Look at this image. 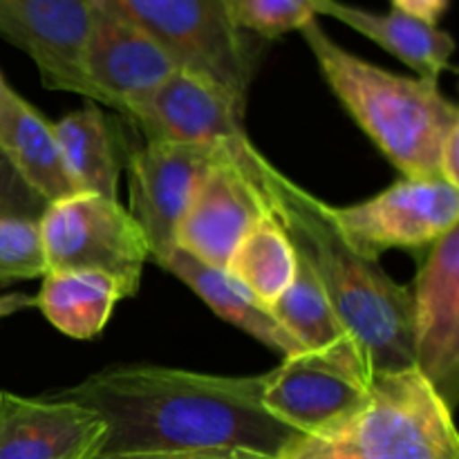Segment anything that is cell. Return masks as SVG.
Listing matches in <instances>:
<instances>
[{
  "label": "cell",
  "mask_w": 459,
  "mask_h": 459,
  "mask_svg": "<svg viewBox=\"0 0 459 459\" xmlns=\"http://www.w3.org/2000/svg\"><path fill=\"white\" fill-rule=\"evenodd\" d=\"M263 375L224 377L164 366H124L97 372L52 397L101 417L99 455L245 448L276 457L296 430L260 402Z\"/></svg>",
  "instance_id": "obj_1"
},
{
  "label": "cell",
  "mask_w": 459,
  "mask_h": 459,
  "mask_svg": "<svg viewBox=\"0 0 459 459\" xmlns=\"http://www.w3.org/2000/svg\"><path fill=\"white\" fill-rule=\"evenodd\" d=\"M224 151L255 188L294 247L296 258L321 282L341 321L361 345L372 377L415 368L411 287L393 281L377 260L359 255L327 218L325 202L281 173L247 134Z\"/></svg>",
  "instance_id": "obj_2"
},
{
  "label": "cell",
  "mask_w": 459,
  "mask_h": 459,
  "mask_svg": "<svg viewBox=\"0 0 459 459\" xmlns=\"http://www.w3.org/2000/svg\"><path fill=\"white\" fill-rule=\"evenodd\" d=\"M323 79L359 128L403 178H439V155L459 130V110L435 81L403 76L341 48L316 18L299 30ZM442 179V178H439Z\"/></svg>",
  "instance_id": "obj_3"
},
{
  "label": "cell",
  "mask_w": 459,
  "mask_h": 459,
  "mask_svg": "<svg viewBox=\"0 0 459 459\" xmlns=\"http://www.w3.org/2000/svg\"><path fill=\"white\" fill-rule=\"evenodd\" d=\"M276 459H459V435L448 403L406 368L372 377L357 408L299 433Z\"/></svg>",
  "instance_id": "obj_4"
},
{
  "label": "cell",
  "mask_w": 459,
  "mask_h": 459,
  "mask_svg": "<svg viewBox=\"0 0 459 459\" xmlns=\"http://www.w3.org/2000/svg\"><path fill=\"white\" fill-rule=\"evenodd\" d=\"M164 48L179 70L222 90L245 110L260 40L238 30L224 0H106Z\"/></svg>",
  "instance_id": "obj_5"
},
{
  "label": "cell",
  "mask_w": 459,
  "mask_h": 459,
  "mask_svg": "<svg viewBox=\"0 0 459 459\" xmlns=\"http://www.w3.org/2000/svg\"><path fill=\"white\" fill-rule=\"evenodd\" d=\"M45 272H101L126 299L139 291L148 242L119 200L74 193L49 202L39 220Z\"/></svg>",
  "instance_id": "obj_6"
},
{
  "label": "cell",
  "mask_w": 459,
  "mask_h": 459,
  "mask_svg": "<svg viewBox=\"0 0 459 459\" xmlns=\"http://www.w3.org/2000/svg\"><path fill=\"white\" fill-rule=\"evenodd\" d=\"M327 218L359 255L379 263L385 251L429 249L459 222V188L439 178H402L352 206H330Z\"/></svg>",
  "instance_id": "obj_7"
},
{
  "label": "cell",
  "mask_w": 459,
  "mask_h": 459,
  "mask_svg": "<svg viewBox=\"0 0 459 459\" xmlns=\"http://www.w3.org/2000/svg\"><path fill=\"white\" fill-rule=\"evenodd\" d=\"M220 148L146 139L128 157V191L134 222L148 242V254L164 269L178 249V229L197 182Z\"/></svg>",
  "instance_id": "obj_8"
},
{
  "label": "cell",
  "mask_w": 459,
  "mask_h": 459,
  "mask_svg": "<svg viewBox=\"0 0 459 459\" xmlns=\"http://www.w3.org/2000/svg\"><path fill=\"white\" fill-rule=\"evenodd\" d=\"M412 359L455 408L459 390V229L429 247L412 287Z\"/></svg>",
  "instance_id": "obj_9"
},
{
  "label": "cell",
  "mask_w": 459,
  "mask_h": 459,
  "mask_svg": "<svg viewBox=\"0 0 459 459\" xmlns=\"http://www.w3.org/2000/svg\"><path fill=\"white\" fill-rule=\"evenodd\" d=\"M81 65L101 106L119 110L126 119L130 106L179 70L155 39L106 0H92Z\"/></svg>",
  "instance_id": "obj_10"
},
{
  "label": "cell",
  "mask_w": 459,
  "mask_h": 459,
  "mask_svg": "<svg viewBox=\"0 0 459 459\" xmlns=\"http://www.w3.org/2000/svg\"><path fill=\"white\" fill-rule=\"evenodd\" d=\"M92 0H0V39L34 61L48 90L101 106L81 65Z\"/></svg>",
  "instance_id": "obj_11"
},
{
  "label": "cell",
  "mask_w": 459,
  "mask_h": 459,
  "mask_svg": "<svg viewBox=\"0 0 459 459\" xmlns=\"http://www.w3.org/2000/svg\"><path fill=\"white\" fill-rule=\"evenodd\" d=\"M267 209L233 157L220 148L197 182L178 229V249L215 269H227L233 251Z\"/></svg>",
  "instance_id": "obj_12"
},
{
  "label": "cell",
  "mask_w": 459,
  "mask_h": 459,
  "mask_svg": "<svg viewBox=\"0 0 459 459\" xmlns=\"http://www.w3.org/2000/svg\"><path fill=\"white\" fill-rule=\"evenodd\" d=\"M128 119L146 139L227 148L245 137V110L222 90L186 70H175L148 97L130 106Z\"/></svg>",
  "instance_id": "obj_13"
},
{
  "label": "cell",
  "mask_w": 459,
  "mask_h": 459,
  "mask_svg": "<svg viewBox=\"0 0 459 459\" xmlns=\"http://www.w3.org/2000/svg\"><path fill=\"white\" fill-rule=\"evenodd\" d=\"M103 437L106 426L90 408L0 393V459H94Z\"/></svg>",
  "instance_id": "obj_14"
},
{
  "label": "cell",
  "mask_w": 459,
  "mask_h": 459,
  "mask_svg": "<svg viewBox=\"0 0 459 459\" xmlns=\"http://www.w3.org/2000/svg\"><path fill=\"white\" fill-rule=\"evenodd\" d=\"M366 390L323 359L303 352L282 359L281 366L263 375L260 402L291 430L312 433L357 408Z\"/></svg>",
  "instance_id": "obj_15"
},
{
  "label": "cell",
  "mask_w": 459,
  "mask_h": 459,
  "mask_svg": "<svg viewBox=\"0 0 459 459\" xmlns=\"http://www.w3.org/2000/svg\"><path fill=\"white\" fill-rule=\"evenodd\" d=\"M269 309L281 321V325L303 345L305 352L323 359L345 377L368 388L372 381V370L361 345L341 321L312 269L300 258H296L291 285Z\"/></svg>",
  "instance_id": "obj_16"
},
{
  "label": "cell",
  "mask_w": 459,
  "mask_h": 459,
  "mask_svg": "<svg viewBox=\"0 0 459 459\" xmlns=\"http://www.w3.org/2000/svg\"><path fill=\"white\" fill-rule=\"evenodd\" d=\"M0 151L22 182L48 204L76 193L54 124L9 85L0 90Z\"/></svg>",
  "instance_id": "obj_17"
},
{
  "label": "cell",
  "mask_w": 459,
  "mask_h": 459,
  "mask_svg": "<svg viewBox=\"0 0 459 459\" xmlns=\"http://www.w3.org/2000/svg\"><path fill=\"white\" fill-rule=\"evenodd\" d=\"M316 16H330L370 39L411 67L420 79L435 81L451 70L455 40L448 31L402 12H370L343 0H316Z\"/></svg>",
  "instance_id": "obj_18"
},
{
  "label": "cell",
  "mask_w": 459,
  "mask_h": 459,
  "mask_svg": "<svg viewBox=\"0 0 459 459\" xmlns=\"http://www.w3.org/2000/svg\"><path fill=\"white\" fill-rule=\"evenodd\" d=\"M164 269L179 278L188 290L195 291L220 318L247 332L251 339L267 345L282 359L305 352L303 345L281 325L272 309L260 303L245 285L229 276L224 269L200 263L193 255L184 254L182 249L173 251Z\"/></svg>",
  "instance_id": "obj_19"
},
{
  "label": "cell",
  "mask_w": 459,
  "mask_h": 459,
  "mask_svg": "<svg viewBox=\"0 0 459 459\" xmlns=\"http://www.w3.org/2000/svg\"><path fill=\"white\" fill-rule=\"evenodd\" d=\"M36 299L43 316L76 341L101 334L124 291L101 272H45Z\"/></svg>",
  "instance_id": "obj_20"
},
{
  "label": "cell",
  "mask_w": 459,
  "mask_h": 459,
  "mask_svg": "<svg viewBox=\"0 0 459 459\" xmlns=\"http://www.w3.org/2000/svg\"><path fill=\"white\" fill-rule=\"evenodd\" d=\"M54 134L76 193H94L117 200L119 160L110 126L99 103L88 101L81 110L58 119Z\"/></svg>",
  "instance_id": "obj_21"
},
{
  "label": "cell",
  "mask_w": 459,
  "mask_h": 459,
  "mask_svg": "<svg viewBox=\"0 0 459 459\" xmlns=\"http://www.w3.org/2000/svg\"><path fill=\"white\" fill-rule=\"evenodd\" d=\"M224 272L272 307L294 281L296 251L267 213L238 245Z\"/></svg>",
  "instance_id": "obj_22"
},
{
  "label": "cell",
  "mask_w": 459,
  "mask_h": 459,
  "mask_svg": "<svg viewBox=\"0 0 459 459\" xmlns=\"http://www.w3.org/2000/svg\"><path fill=\"white\" fill-rule=\"evenodd\" d=\"M229 18L245 34L276 40L316 18V0H224Z\"/></svg>",
  "instance_id": "obj_23"
},
{
  "label": "cell",
  "mask_w": 459,
  "mask_h": 459,
  "mask_svg": "<svg viewBox=\"0 0 459 459\" xmlns=\"http://www.w3.org/2000/svg\"><path fill=\"white\" fill-rule=\"evenodd\" d=\"M45 273L36 220H0V287Z\"/></svg>",
  "instance_id": "obj_24"
},
{
  "label": "cell",
  "mask_w": 459,
  "mask_h": 459,
  "mask_svg": "<svg viewBox=\"0 0 459 459\" xmlns=\"http://www.w3.org/2000/svg\"><path fill=\"white\" fill-rule=\"evenodd\" d=\"M48 202L36 195L0 151V220H36Z\"/></svg>",
  "instance_id": "obj_25"
},
{
  "label": "cell",
  "mask_w": 459,
  "mask_h": 459,
  "mask_svg": "<svg viewBox=\"0 0 459 459\" xmlns=\"http://www.w3.org/2000/svg\"><path fill=\"white\" fill-rule=\"evenodd\" d=\"M94 459H276L245 448H202V451H157V453H117Z\"/></svg>",
  "instance_id": "obj_26"
},
{
  "label": "cell",
  "mask_w": 459,
  "mask_h": 459,
  "mask_svg": "<svg viewBox=\"0 0 459 459\" xmlns=\"http://www.w3.org/2000/svg\"><path fill=\"white\" fill-rule=\"evenodd\" d=\"M390 4L394 12H402L406 16L437 27L439 21L446 16L451 0H390Z\"/></svg>",
  "instance_id": "obj_27"
},
{
  "label": "cell",
  "mask_w": 459,
  "mask_h": 459,
  "mask_svg": "<svg viewBox=\"0 0 459 459\" xmlns=\"http://www.w3.org/2000/svg\"><path fill=\"white\" fill-rule=\"evenodd\" d=\"M439 178L459 188V130L448 134L439 155Z\"/></svg>",
  "instance_id": "obj_28"
},
{
  "label": "cell",
  "mask_w": 459,
  "mask_h": 459,
  "mask_svg": "<svg viewBox=\"0 0 459 459\" xmlns=\"http://www.w3.org/2000/svg\"><path fill=\"white\" fill-rule=\"evenodd\" d=\"M36 307V299L30 294H22V291H13V294H3L0 296V321L12 314L25 312V309Z\"/></svg>",
  "instance_id": "obj_29"
},
{
  "label": "cell",
  "mask_w": 459,
  "mask_h": 459,
  "mask_svg": "<svg viewBox=\"0 0 459 459\" xmlns=\"http://www.w3.org/2000/svg\"><path fill=\"white\" fill-rule=\"evenodd\" d=\"M4 85H7V83H4V79H3V74H0V90H3V88H4Z\"/></svg>",
  "instance_id": "obj_30"
}]
</instances>
